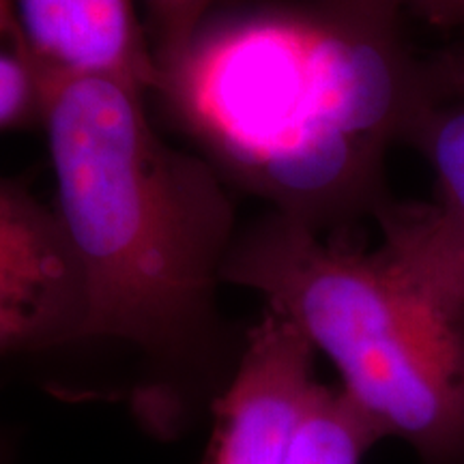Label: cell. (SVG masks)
I'll return each mask as SVG.
<instances>
[{
	"mask_svg": "<svg viewBox=\"0 0 464 464\" xmlns=\"http://www.w3.org/2000/svg\"><path fill=\"white\" fill-rule=\"evenodd\" d=\"M392 0H269L213 14L158 63L161 112L235 191L335 235L392 200L387 155L454 97Z\"/></svg>",
	"mask_w": 464,
	"mask_h": 464,
	"instance_id": "cell-1",
	"label": "cell"
},
{
	"mask_svg": "<svg viewBox=\"0 0 464 464\" xmlns=\"http://www.w3.org/2000/svg\"><path fill=\"white\" fill-rule=\"evenodd\" d=\"M147 97L103 75L44 80L54 207L84 286L80 342H123L164 374L224 368L218 293L241 232L235 189L161 136Z\"/></svg>",
	"mask_w": 464,
	"mask_h": 464,
	"instance_id": "cell-2",
	"label": "cell"
},
{
	"mask_svg": "<svg viewBox=\"0 0 464 464\" xmlns=\"http://www.w3.org/2000/svg\"><path fill=\"white\" fill-rule=\"evenodd\" d=\"M224 282L297 324L382 439L464 464V310L385 247L266 211L241 226Z\"/></svg>",
	"mask_w": 464,
	"mask_h": 464,
	"instance_id": "cell-3",
	"label": "cell"
},
{
	"mask_svg": "<svg viewBox=\"0 0 464 464\" xmlns=\"http://www.w3.org/2000/svg\"><path fill=\"white\" fill-rule=\"evenodd\" d=\"M84 286L56 207L0 177V357L80 342Z\"/></svg>",
	"mask_w": 464,
	"mask_h": 464,
	"instance_id": "cell-4",
	"label": "cell"
},
{
	"mask_svg": "<svg viewBox=\"0 0 464 464\" xmlns=\"http://www.w3.org/2000/svg\"><path fill=\"white\" fill-rule=\"evenodd\" d=\"M316 355L297 324L265 305L218 398L205 464H288L321 382Z\"/></svg>",
	"mask_w": 464,
	"mask_h": 464,
	"instance_id": "cell-5",
	"label": "cell"
},
{
	"mask_svg": "<svg viewBox=\"0 0 464 464\" xmlns=\"http://www.w3.org/2000/svg\"><path fill=\"white\" fill-rule=\"evenodd\" d=\"M406 147L430 166L434 200L387 202L374 218L381 246L464 305V97L423 110Z\"/></svg>",
	"mask_w": 464,
	"mask_h": 464,
	"instance_id": "cell-6",
	"label": "cell"
},
{
	"mask_svg": "<svg viewBox=\"0 0 464 464\" xmlns=\"http://www.w3.org/2000/svg\"><path fill=\"white\" fill-rule=\"evenodd\" d=\"M42 78L103 75L150 92L158 78L136 0H14Z\"/></svg>",
	"mask_w": 464,
	"mask_h": 464,
	"instance_id": "cell-7",
	"label": "cell"
},
{
	"mask_svg": "<svg viewBox=\"0 0 464 464\" xmlns=\"http://www.w3.org/2000/svg\"><path fill=\"white\" fill-rule=\"evenodd\" d=\"M381 440L379 428L340 387L318 382L288 464H362Z\"/></svg>",
	"mask_w": 464,
	"mask_h": 464,
	"instance_id": "cell-8",
	"label": "cell"
},
{
	"mask_svg": "<svg viewBox=\"0 0 464 464\" xmlns=\"http://www.w3.org/2000/svg\"><path fill=\"white\" fill-rule=\"evenodd\" d=\"M44 78L28 50L14 0H0V131L39 125Z\"/></svg>",
	"mask_w": 464,
	"mask_h": 464,
	"instance_id": "cell-9",
	"label": "cell"
},
{
	"mask_svg": "<svg viewBox=\"0 0 464 464\" xmlns=\"http://www.w3.org/2000/svg\"><path fill=\"white\" fill-rule=\"evenodd\" d=\"M149 17L155 65L181 52L196 31L216 14L218 0H138Z\"/></svg>",
	"mask_w": 464,
	"mask_h": 464,
	"instance_id": "cell-10",
	"label": "cell"
},
{
	"mask_svg": "<svg viewBox=\"0 0 464 464\" xmlns=\"http://www.w3.org/2000/svg\"><path fill=\"white\" fill-rule=\"evenodd\" d=\"M409 20L464 34V0H392Z\"/></svg>",
	"mask_w": 464,
	"mask_h": 464,
	"instance_id": "cell-11",
	"label": "cell"
},
{
	"mask_svg": "<svg viewBox=\"0 0 464 464\" xmlns=\"http://www.w3.org/2000/svg\"><path fill=\"white\" fill-rule=\"evenodd\" d=\"M440 61L454 97H464V39L456 48L440 52Z\"/></svg>",
	"mask_w": 464,
	"mask_h": 464,
	"instance_id": "cell-12",
	"label": "cell"
},
{
	"mask_svg": "<svg viewBox=\"0 0 464 464\" xmlns=\"http://www.w3.org/2000/svg\"><path fill=\"white\" fill-rule=\"evenodd\" d=\"M0 464H9V450L3 440H0Z\"/></svg>",
	"mask_w": 464,
	"mask_h": 464,
	"instance_id": "cell-13",
	"label": "cell"
}]
</instances>
